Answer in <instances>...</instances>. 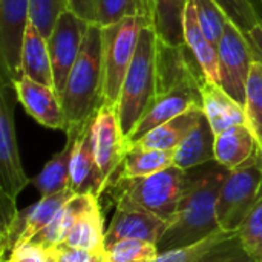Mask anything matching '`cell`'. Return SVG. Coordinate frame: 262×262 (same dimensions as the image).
Masks as SVG:
<instances>
[{
  "label": "cell",
  "instance_id": "3957f363",
  "mask_svg": "<svg viewBox=\"0 0 262 262\" xmlns=\"http://www.w3.org/2000/svg\"><path fill=\"white\" fill-rule=\"evenodd\" d=\"M187 183V170L177 166L149 177H114L104 193L121 209H138L172 223Z\"/></svg>",
  "mask_w": 262,
  "mask_h": 262
},
{
  "label": "cell",
  "instance_id": "52a82bcc",
  "mask_svg": "<svg viewBox=\"0 0 262 262\" xmlns=\"http://www.w3.org/2000/svg\"><path fill=\"white\" fill-rule=\"evenodd\" d=\"M216 51L220 61V86L244 107L250 68L258 58L256 51L249 37L232 20L227 21Z\"/></svg>",
  "mask_w": 262,
  "mask_h": 262
},
{
  "label": "cell",
  "instance_id": "60d3db41",
  "mask_svg": "<svg viewBox=\"0 0 262 262\" xmlns=\"http://www.w3.org/2000/svg\"><path fill=\"white\" fill-rule=\"evenodd\" d=\"M229 262H258V261H256L255 258H252V256H250V255L243 249V250H241V252H239V253H238L232 261H229Z\"/></svg>",
  "mask_w": 262,
  "mask_h": 262
},
{
  "label": "cell",
  "instance_id": "2e32d148",
  "mask_svg": "<svg viewBox=\"0 0 262 262\" xmlns=\"http://www.w3.org/2000/svg\"><path fill=\"white\" fill-rule=\"evenodd\" d=\"M104 235L106 230L100 201L97 196H92L88 206L77 216L63 244L72 249L103 255L106 249Z\"/></svg>",
  "mask_w": 262,
  "mask_h": 262
},
{
  "label": "cell",
  "instance_id": "4dcf8cb0",
  "mask_svg": "<svg viewBox=\"0 0 262 262\" xmlns=\"http://www.w3.org/2000/svg\"><path fill=\"white\" fill-rule=\"evenodd\" d=\"M243 249L258 262H262V195L238 230Z\"/></svg>",
  "mask_w": 262,
  "mask_h": 262
},
{
  "label": "cell",
  "instance_id": "6da1fadb",
  "mask_svg": "<svg viewBox=\"0 0 262 262\" xmlns=\"http://www.w3.org/2000/svg\"><path fill=\"white\" fill-rule=\"evenodd\" d=\"M227 173L229 169L218 161L187 170V183L178 210L157 243L158 253L195 244L221 230L216 203Z\"/></svg>",
  "mask_w": 262,
  "mask_h": 262
},
{
  "label": "cell",
  "instance_id": "ba28073f",
  "mask_svg": "<svg viewBox=\"0 0 262 262\" xmlns=\"http://www.w3.org/2000/svg\"><path fill=\"white\" fill-rule=\"evenodd\" d=\"M31 23V0H0L2 84L12 88L21 72L23 40Z\"/></svg>",
  "mask_w": 262,
  "mask_h": 262
},
{
  "label": "cell",
  "instance_id": "836d02e7",
  "mask_svg": "<svg viewBox=\"0 0 262 262\" xmlns=\"http://www.w3.org/2000/svg\"><path fill=\"white\" fill-rule=\"evenodd\" d=\"M229 18L244 32L247 34L259 23V14L256 12L253 3L250 0H215Z\"/></svg>",
  "mask_w": 262,
  "mask_h": 262
},
{
  "label": "cell",
  "instance_id": "277c9868",
  "mask_svg": "<svg viewBox=\"0 0 262 262\" xmlns=\"http://www.w3.org/2000/svg\"><path fill=\"white\" fill-rule=\"evenodd\" d=\"M157 38L154 26L141 29L135 57L121 88L117 109L124 137L132 132L157 95Z\"/></svg>",
  "mask_w": 262,
  "mask_h": 262
},
{
  "label": "cell",
  "instance_id": "cb8c5ba5",
  "mask_svg": "<svg viewBox=\"0 0 262 262\" xmlns=\"http://www.w3.org/2000/svg\"><path fill=\"white\" fill-rule=\"evenodd\" d=\"M94 195H72L55 213L52 221L37 233L29 243L40 246L43 249H54L63 244L66 235L69 233L71 227L74 226L80 212L88 206Z\"/></svg>",
  "mask_w": 262,
  "mask_h": 262
},
{
  "label": "cell",
  "instance_id": "e575fe53",
  "mask_svg": "<svg viewBox=\"0 0 262 262\" xmlns=\"http://www.w3.org/2000/svg\"><path fill=\"white\" fill-rule=\"evenodd\" d=\"M241 250H243L241 239H239L238 233H235L233 236H230V238L224 239L223 243H220L218 246H215L207 255H204L196 262H229L232 261Z\"/></svg>",
  "mask_w": 262,
  "mask_h": 262
},
{
  "label": "cell",
  "instance_id": "83f0119b",
  "mask_svg": "<svg viewBox=\"0 0 262 262\" xmlns=\"http://www.w3.org/2000/svg\"><path fill=\"white\" fill-rule=\"evenodd\" d=\"M104 262H154L158 256L157 244L141 239H123L104 249Z\"/></svg>",
  "mask_w": 262,
  "mask_h": 262
},
{
  "label": "cell",
  "instance_id": "ac0fdd59",
  "mask_svg": "<svg viewBox=\"0 0 262 262\" xmlns=\"http://www.w3.org/2000/svg\"><path fill=\"white\" fill-rule=\"evenodd\" d=\"M259 149L258 141L247 124H236L215 138V161L229 170L244 164Z\"/></svg>",
  "mask_w": 262,
  "mask_h": 262
},
{
  "label": "cell",
  "instance_id": "f546056e",
  "mask_svg": "<svg viewBox=\"0 0 262 262\" xmlns=\"http://www.w3.org/2000/svg\"><path fill=\"white\" fill-rule=\"evenodd\" d=\"M235 233H238V232H235ZM235 233L220 230L195 244H189L184 247H178V249H172V250L158 253L157 259L154 262H196L200 258L207 255L215 246H218L224 239L233 236Z\"/></svg>",
  "mask_w": 262,
  "mask_h": 262
},
{
  "label": "cell",
  "instance_id": "d590c367",
  "mask_svg": "<svg viewBox=\"0 0 262 262\" xmlns=\"http://www.w3.org/2000/svg\"><path fill=\"white\" fill-rule=\"evenodd\" d=\"M54 252L58 262H104V256H103L104 253L97 255V253H91L86 250L72 249L64 244L54 247Z\"/></svg>",
  "mask_w": 262,
  "mask_h": 262
},
{
  "label": "cell",
  "instance_id": "ab89813d",
  "mask_svg": "<svg viewBox=\"0 0 262 262\" xmlns=\"http://www.w3.org/2000/svg\"><path fill=\"white\" fill-rule=\"evenodd\" d=\"M141 9V17L147 21L149 26H154V5L152 0H137Z\"/></svg>",
  "mask_w": 262,
  "mask_h": 262
},
{
  "label": "cell",
  "instance_id": "7402d4cb",
  "mask_svg": "<svg viewBox=\"0 0 262 262\" xmlns=\"http://www.w3.org/2000/svg\"><path fill=\"white\" fill-rule=\"evenodd\" d=\"M184 40H186V45L193 52V55L196 57V60L204 72L206 80L210 83L220 84L218 51L206 38L204 32L201 31L193 0H187L186 11H184Z\"/></svg>",
  "mask_w": 262,
  "mask_h": 262
},
{
  "label": "cell",
  "instance_id": "f35d334b",
  "mask_svg": "<svg viewBox=\"0 0 262 262\" xmlns=\"http://www.w3.org/2000/svg\"><path fill=\"white\" fill-rule=\"evenodd\" d=\"M246 35L249 37L250 43L253 45L258 58L262 61V18L259 20V23H258L253 29H250Z\"/></svg>",
  "mask_w": 262,
  "mask_h": 262
},
{
  "label": "cell",
  "instance_id": "f1b7e54d",
  "mask_svg": "<svg viewBox=\"0 0 262 262\" xmlns=\"http://www.w3.org/2000/svg\"><path fill=\"white\" fill-rule=\"evenodd\" d=\"M196 8V17L201 26V31L204 32L206 38L218 48L227 21L230 20L229 15L224 12V9L215 2V0H193Z\"/></svg>",
  "mask_w": 262,
  "mask_h": 262
},
{
  "label": "cell",
  "instance_id": "e0dca14e",
  "mask_svg": "<svg viewBox=\"0 0 262 262\" xmlns=\"http://www.w3.org/2000/svg\"><path fill=\"white\" fill-rule=\"evenodd\" d=\"M203 111L215 135L236 124H247L244 107L235 101L218 83L206 81L201 88Z\"/></svg>",
  "mask_w": 262,
  "mask_h": 262
},
{
  "label": "cell",
  "instance_id": "d6a6232c",
  "mask_svg": "<svg viewBox=\"0 0 262 262\" xmlns=\"http://www.w3.org/2000/svg\"><path fill=\"white\" fill-rule=\"evenodd\" d=\"M68 8V0H31V21L48 38L58 15Z\"/></svg>",
  "mask_w": 262,
  "mask_h": 262
},
{
  "label": "cell",
  "instance_id": "7c38bea8",
  "mask_svg": "<svg viewBox=\"0 0 262 262\" xmlns=\"http://www.w3.org/2000/svg\"><path fill=\"white\" fill-rule=\"evenodd\" d=\"M92 144L97 164L107 184L120 170L127 152V141L121 130L115 104H103L92 121Z\"/></svg>",
  "mask_w": 262,
  "mask_h": 262
},
{
  "label": "cell",
  "instance_id": "30bf717a",
  "mask_svg": "<svg viewBox=\"0 0 262 262\" xmlns=\"http://www.w3.org/2000/svg\"><path fill=\"white\" fill-rule=\"evenodd\" d=\"M0 192L17 200L20 192L31 183L21 164L15 123L14 103L8 86L0 84Z\"/></svg>",
  "mask_w": 262,
  "mask_h": 262
},
{
  "label": "cell",
  "instance_id": "4fadbf2b",
  "mask_svg": "<svg viewBox=\"0 0 262 262\" xmlns=\"http://www.w3.org/2000/svg\"><path fill=\"white\" fill-rule=\"evenodd\" d=\"M17 100L28 115L38 124L54 130H68V121L63 111L61 98L52 86L38 83L26 75L14 81Z\"/></svg>",
  "mask_w": 262,
  "mask_h": 262
},
{
  "label": "cell",
  "instance_id": "d4e9b609",
  "mask_svg": "<svg viewBox=\"0 0 262 262\" xmlns=\"http://www.w3.org/2000/svg\"><path fill=\"white\" fill-rule=\"evenodd\" d=\"M154 28L158 38L170 46L186 45L184 11L187 0H152Z\"/></svg>",
  "mask_w": 262,
  "mask_h": 262
},
{
  "label": "cell",
  "instance_id": "74e56055",
  "mask_svg": "<svg viewBox=\"0 0 262 262\" xmlns=\"http://www.w3.org/2000/svg\"><path fill=\"white\" fill-rule=\"evenodd\" d=\"M69 9L78 14L81 18L88 20L89 23H97V12L94 0H68Z\"/></svg>",
  "mask_w": 262,
  "mask_h": 262
},
{
  "label": "cell",
  "instance_id": "4316f807",
  "mask_svg": "<svg viewBox=\"0 0 262 262\" xmlns=\"http://www.w3.org/2000/svg\"><path fill=\"white\" fill-rule=\"evenodd\" d=\"M246 118L262 150V61L256 58L250 68L246 89Z\"/></svg>",
  "mask_w": 262,
  "mask_h": 262
},
{
  "label": "cell",
  "instance_id": "8992f818",
  "mask_svg": "<svg viewBox=\"0 0 262 262\" xmlns=\"http://www.w3.org/2000/svg\"><path fill=\"white\" fill-rule=\"evenodd\" d=\"M262 195V150L258 149L244 164L229 170L216 203L221 230L235 233L243 226Z\"/></svg>",
  "mask_w": 262,
  "mask_h": 262
},
{
  "label": "cell",
  "instance_id": "8fae6325",
  "mask_svg": "<svg viewBox=\"0 0 262 262\" xmlns=\"http://www.w3.org/2000/svg\"><path fill=\"white\" fill-rule=\"evenodd\" d=\"M201 88L196 83H183L172 88L167 92L157 94L146 112L135 124L132 132L126 137L127 144L138 141L146 134L154 130L155 127L167 123L169 120L186 114L189 111L201 109L203 111V94Z\"/></svg>",
  "mask_w": 262,
  "mask_h": 262
},
{
  "label": "cell",
  "instance_id": "7a4b0ae2",
  "mask_svg": "<svg viewBox=\"0 0 262 262\" xmlns=\"http://www.w3.org/2000/svg\"><path fill=\"white\" fill-rule=\"evenodd\" d=\"M60 98L68 121V130L84 126L104 104L103 40L101 26L98 23L89 25L80 55L69 72Z\"/></svg>",
  "mask_w": 262,
  "mask_h": 262
},
{
  "label": "cell",
  "instance_id": "484cf974",
  "mask_svg": "<svg viewBox=\"0 0 262 262\" xmlns=\"http://www.w3.org/2000/svg\"><path fill=\"white\" fill-rule=\"evenodd\" d=\"M175 150H158L146 147H127L123 164L115 177L137 178L149 177L173 166Z\"/></svg>",
  "mask_w": 262,
  "mask_h": 262
},
{
  "label": "cell",
  "instance_id": "5bb4252c",
  "mask_svg": "<svg viewBox=\"0 0 262 262\" xmlns=\"http://www.w3.org/2000/svg\"><path fill=\"white\" fill-rule=\"evenodd\" d=\"M92 121L94 117L83 126L75 137V144L71 158L69 190L75 195H94L100 198L106 190L101 170L97 164L92 144Z\"/></svg>",
  "mask_w": 262,
  "mask_h": 262
},
{
  "label": "cell",
  "instance_id": "9c48e42d",
  "mask_svg": "<svg viewBox=\"0 0 262 262\" xmlns=\"http://www.w3.org/2000/svg\"><path fill=\"white\" fill-rule=\"evenodd\" d=\"M89 21L81 18L72 9H64L48 37V48L54 72V88L58 95H61L69 72L77 61L84 35L89 29Z\"/></svg>",
  "mask_w": 262,
  "mask_h": 262
},
{
  "label": "cell",
  "instance_id": "1f68e13d",
  "mask_svg": "<svg viewBox=\"0 0 262 262\" xmlns=\"http://www.w3.org/2000/svg\"><path fill=\"white\" fill-rule=\"evenodd\" d=\"M94 5L97 23L100 26L114 25L126 17H141V9L137 0H94Z\"/></svg>",
  "mask_w": 262,
  "mask_h": 262
},
{
  "label": "cell",
  "instance_id": "44dd1931",
  "mask_svg": "<svg viewBox=\"0 0 262 262\" xmlns=\"http://www.w3.org/2000/svg\"><path fill=\"white\" fill-rule=\"evenodd\" d=\"M83 129L81 127H72L66 132L68 140L64 147L57 152L41 169V172L31 180V183L35 186V189L40 192L41 196L54 195L63 190L69 189V173H71V158L72 150L75 144L77 134Z\"/></svg>",
  "mask_w": 262,
  "mask_h": 262
},
{
  "label": "cell",
  "instance_id": "ffe728a7",
  "mask_svg": "<svg viewBox=\"0 0 262 262\" xmlns=\"http://www.w3.org/2000/svg\"><path fill=\"white\" fill-rule=\"evenodd\" d=\"M215 138L216 135L204 114L198 126L175 149L173 166L190 170L215 161Z\"/></svg>",
  "mask_w": 262,
  "mask_h": 262
},
{
  "label": "cell",
  "instance_id": "5b68a950",
  "mask_svg": "<svg viewBox=\"0 0 262 262\" xmlns=\"http://www.w3.org/2000/svg\"><path fill=\"white\" fill-rule=\"evenodd\" d=\"M149 26L141 17H126L101 26L103 40V97L104 104H118L121 88L135 57L141 29Z\"/></svg>",
  "mask_w": 262,
  "mask_h": 262
},
{
  "label": "cell",
  "instance_id": "d6986e66",
  "mask_svg": "<svg viewBox=\"0 0 262 262\" xmlns=\"http://www.w3.org/2000/svg\"><path fill=\"white\" fill-rule=\"evenodd\" d=\"M204 115V111L195 109L186 114H181L167 123L155 127L143 138L135 143L127 144V147H146V149H158V150H175L184 138L198 126Z\"/></svg>",
  "mask_w": 262,
  "mask_h": 262
},
{
  "label": "cell",
  "instance_id": "9a60e30c",
  "mask_svg": "<svg viewBox=\"0 0 262 262\" xmlns=\"http://www.w3.org/2000/svg\"><path fill=\"white\" fill-rule=\"evenodd\" d=\"M169 223L154 213L138 209L117 207L106 230V247L123 239H141L157 244L166 233Z\"/></svg>",
  "mask_w": 262,
  "mask_h": 262
},
{
  "label": "cell",
  "instance_id": "8d00e7d4",
  "mask_svg": "<svg viewBox=\"0 0 262 262\" xmlns=\"http://www.w3.org/2000/svg\"><path fill=\"white\" fill-rule=\"evenodd\" d=\"M46 249L32 243L23 244L9 253V258L3 262H45Z\"/></svg>",
  "mask_w": 262,
  "mask_h": 262
},
{
  "label": "cell",
  "instance_id": "603a6c76",
  "mask_svg": "<svg viewBox=\"0 0 262 262\" xmlns=\"http://www.w3.org/2000/svg\"><path fill=\"white\" fill-rule=\"evenodd\" d=\"M21 72L23 75L38 83L54 88V72L48 48V38L40 32V29L32 21L28 25L23 40Z\"/></svg>",
  "mask_w": 262,
  "mask_h": 262
}]
</instances>
